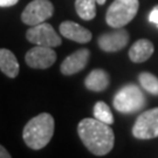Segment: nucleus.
Masks as SVG:
<instances>
[{"instance_id":"4468645a","label":"nucleus","mask_w":158,"mask_h":158,"mask_svg":"<svg viewBox=\"0 0 158 158\" xmlns=\"http://www.w3.org/2000/svg\"><path fill=\"white\" fill-rule=\"evenodd\" d=\"M19 62L15 55L10 49L0 48V70L6 76L14 79L19 74Z\"/></svg>"},{"instance_id":"aec40b11","label":"nucleus","mask_w":158,"mask_h":158,"mask_svg":"<svg viewBox=\"0 0 158 158\" xmlns=\"http://www.w3.org/2000/svg\"><path fill=\"white\" fill-rule=\"evenodd\" d=\"M0 158H11V155L2 145H0Z\"/></svg>"},{"instance_id":"39448f33","label":"nucleus","mask_w":158,"mask_h":158,"mask_svg":"<svg viewBox=\"0 0 158 158\" xmlns=\"http://www.w3.org/2000/svg\"><path fill=\"white\" fill-rule=\"evenodd\" d=\"M132 135L138 139H151L158 137V108L141 114L132 127Z\"/></svg>"},{"instance_id":"f3484780","label":"nucleus","mask_w":158,"mask_h":158,"mask_svg":"<svg viewBox=\"0 0 158 158\" xmlns=\"http://www.w3.org/2000/svg\"><path fill=\"white\" fill-rule=\"evenodd\" d=\"M138 81L142 88H144L151 95L158 96V79L151 73H141L138 76Z\"/></svg>"},{"instance_id":"f257e3e1","label":"nucleus","mask_w":158,"mask_h":158,"mask_svg":"<svg viewBox=\"0 0 158 158\" xmlns=\"http://www.w3.org/2000/svg\"><path fill=\"white\" fill-rule=\"evenodd\" d=\"M80 139L95 156H104L114 148L115 135L110 124L94 118H83L77 125Z\"/></svg>"},{"instance_id":"20e7f679","label":"nucleus","mask_w":158,"mask_h":158,"mask_svg":"<svg viewBox=\"0 0 158 158\" xmlns=\"http://www.w3.org/2000/svg\"><path fill=\"white\" fill-rule=\"evenodd\" d=\"M138 7V0H115L106 14L107 23L113 28L124 27L136 17Z\"/></svg>"},{"instance_id":"9d476101","label":"nucleus","mask_w":158,"mask_h":158,"mask_svg":"<svg viewBox=\"0 0 158 158\" xmlns=\"http://www.w3.org/2000/svg\"><path fill=\"white\" fill-rule=\"evenodd\" d=\"M90 57V52L87 48H81L77 51L68 55L61 63L60 70L63 75H74V74L79 73L82 69H85L87 63L89 61Z\"/></svg>"},{"instance_id":"1a4fd4ad","label":"nucleus","mask_w":158,"mask_h":158,"mask_svg":"<svg viewBox=\"0 0 158 158\" xmlns=\"http://www.w3.org/2000/svg\"><path fill=\"white\" fill-rule=\"evenodd\" d=\"M98 47L104 52H118L129 42V33L123 27L102 34L98 38Z\"/></svg>"},{"instance_id":"a211bd4d","label":"nucleus","mask_w":158,"mask_h":158,"mask_svg":"<svg viewBox=\"0 0 158 158\" xmlns=\"http://www.w3.org/2000/svg\"><path fill=\"white\" fill-rule=\"evenodd\" d=\"M149 21L158 27V6H156L149 14Z\"/></svg>"},{"instance_id":"423d86ee","label":"nucleus","mask_w":158,"mask_h":158,"mask_svg":"<svg viewBox=\"0 0 158 158\" xmlns=\"http://www.w3.org/2000/svg\"><path fill=\"white\" fill-rule=\"evenodd\" d=\"M54 6L49 0H33L25 7L21 13V20L28 26L45 23L53 15Z\"/></svg>"},{"instance_id":"ddd939ff","label":"nucleus","mask_w":158,"mask_h":158,"mask_svg":"<svg viewBox=\"0 0 158 158\" xmlns=\"http://www.w3.org/2000/svg\"><path fill=\"white\" fill-rule=\"evenodd\" d=\"M109 83H110L109 74L106 70L101 69V68L91 70L85 80V88L91 91H96V93L106 90L108 88V85H109Z\"/></svg>"},{"instance_id":"0eeeda50","label":"nucleus","mask_w":158,"mask_h":158,"mask_svg":"<svg viewBox=\"0 0 158 158\" xmlns=\"http://www.w3.org/2000/svg\"><path fill=\"white\" fill-rule=\"evenodd\" d=\"M26 39L34 45L53 47V48L60 46L62 42L60 35L55 32L53 26L47 23L31 26V28L26 32Z\"/></svg>"},{"instance_id":"6ab92c4d","label":"nucleus","mask_w":158,"mask_h":158,"mask_svg":"<svg viewBox=\"0 0 158 158\" xmlns=\"http://www.w3.org/2000/svg\"><path fill=\"white\" fill-rule=\"evenodd\" d=\"M19 0H0V7H11L15 5Z\"/></svg>"},{"instance_id":"2eb2a0df","label":"nucleus","mask_w":158,"mask_h":158,"mask_svg":"<svg viewBox=\"0 0 158 158\" xmlns=\"http://www.w3.org/2000/svg\"><path fill=\"white\" fill-rule=\"evenodd\" d=\"M96 0H75V10L82 20H93L96 15Z\"/></svg>"},{"instance_id":"dca6fc26","label":"nucleus","mask_w":158,"mask_h":158,"mask_svg":"<svg viewBox=\"0 0 158 158\" xmlns=\"http://www.w3.org/2000/svg\"><path fill=\"white\" fill-rule=\"evenodd\" d=\"M94 117L98 121H101L103 123L107 124H113L114 123V116L113 113L110 110V107L108 106L106 102L98 101L95 103L94 106Z\"/></svg>"},{"instance_id":"412c9836","label":"nucleus","mask_w":158,"mask_h":158,"mask_svg":"<svg viewBox=\"0 0 158 158\" xmlns=\"http://www.w3.org/2000/svg\"><path fill=\"white\" fill-rule=\"evenodd\" d=\"M96 1H97V4H98V5H103V4H106V1H107V0H96Z\"/></svg>"},{"instance_id":"7ed1b4c3","label":"nucleus","mask_w":158,"mask_h":158,"mask_svg":"<svg viewBox=\"0 0 158 158\" xmlns=\"http://www.w3.org/2000/svg\"><path fill=\"white\" fill-rule=\"evenodd\" d=\"M114 108L122 114H134L145 106V97L141 88L134 83L122 87L114 97Z\"/></svg>"},{"instance_id":"f8f14e48","label":"nucleus","mask_w":158,"mask_h":158,"mask_svg":"<svg viewBox=\"0 0 158 158\" xmlns=\"http://www.w3.org/2000/svg\"><path fill=\"white\" fill-rule=\"evenodd\" d=\"M155 47L151 41L147 39L137 40L129 49V57L132 62L141 63L149 60L153 54Z\"/></svg>"},{"instance_id":"6e6552de","label":"nucleus","mask_w":158,"mask_h":158,"mask_svg":"<svg viewBox=\"0 0 158 158\" xmlns=\"http://www.w3.org/2000/svg\"><path fill=\"white\" fill-rule=\"evenodd\" d=\"M56 57V53L53 49V47L35 45V47L31 48L26 53L25 60L31 68L47 69L55 63Z\"/></svg>"},{"instance_id":"9b49d317","label":"nucleus","mask_w":158,"mask_h":158,"mask_svg":"<svg viewBox=\"0 0 158 158\" xmlns=\"http://www.w3.org/2000/svg\"><path fill=\"white\" fill-rule=\"evenodd\" d=\"M60 33L66 39L79 44H87L91 40V32L74 21H63L60 25Z\"/></svg>"},{"instance_id":"f03ea898","label":"nucleus","mask_w":158,"mask_h":158,"mask_svg":"<svg viewBox=\"0 0 158 158\" xmlns=\"http://www.w3.org/2000/svg\"><path fill=\"white\" fill-rule=\"evenodd\" d=\"M54 118L51 114H39L25 125L23 138L27 147L33 150H40L45 148L54 135Z\"/></svg>"}]
</instances>
